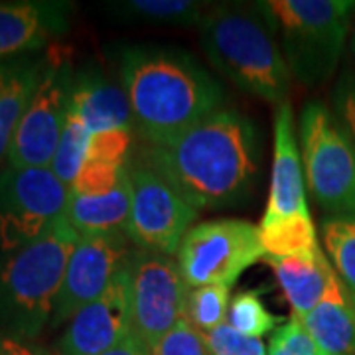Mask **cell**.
<instances>
[{
  "label": "cell",
  "mask_w": 355,
  "mask_h": 355,
  "mask_svg": "<svg viewBox=\"0 0 355 355\" xmlns=\"http://www.w3.org/2000/svg\"><path fill=\"white\" fill-rule=\"evenodd\" d=\"M148 355H209L205 336L198 331L188 318H182L160 342L148 349Z\"/></svg>",
  "instance_id": "cell-28"
},
{
  "label": "cell",
  "mask_w": 355,
  "mask_h": 355,
  "mask_svg": "<svg viewBox=\"0 0 355 355\" xmlns=\"http://www.w3.org/2000/svg\"><path fill=\"white\" fill-rule=\"evenodd\" d=\"M279 280L280 288L292 308V316L304 318L312 312L330 286L336 275L328 254L318 251L314 254L296 257H265Z\"/></svg>",
  "instance_id": "cell-19"
},
{
  "label": "cell",
  "mask_w": 355,
  "mask_h": 355,
  "mask_svg": "<svg viewBox=\"0 0 355 355\" xmlns=\"http://www.w3.org/2000/svg\"><path fill=\"white\" fill-rule=\"evenodd\" d=\"M0 355H50L46 349L34 343V340H24L0 328Z\"/></svg>",
  "instance_id": "cell-32"
},
{
  "label": "cell",
  "mask_w": 355,
  "mask_h": 355,
  "mask_svg": "<svg viewBox=\"0 0 355 355\" xmlns=\"http://www.w3.org/2000/svg\"><path fill=\"white\" fill-rule=\"evenodd\" d=\"M306 188L330 217L355 216V144L336 114L320 101L300 113Z\"/></svg>",
  "instance_id": "cell-6"
},
{
  "label": "cell",
  "mask_w": 355,
  "mask_h": 355,
  "mask_svg": "<svg viewBox=\"0 0 355 355\" xmlns=\"http://www.w3.org/2000/svg\"><path fill=\"white\" fill-rule=\"evenodd\" d=\"M209 64L237 89L272 105L288 103L292 76L259 4H217L198 26Z\"/></svg>",
  "instance_id": "cell-3"
},
{
  "label": "cell",
  "mask_w": 355,
  "mask_h": 355,
  "mask_svg": "<svg viewBox=\"0 0 355 355\" xmlns=\"http://www.w3.org/2000/svg\"><path fill=\"white\" fill-rule=\"evenodd\" d=\"M76 69L64 46L48 48V62L38 89L14 132L8 166L50 168L71 113Z\"/></svg>",
  "instance_id": "cell-7"
},
{
  "label": "cell",
  "mask_w": 355,
  "mask_h": 355,
  "mask_svg": "<svg viewBox=\"0 0 355 355\" xmlns=\"http://www.w3.org/2000/svg\"><path fill=\"white\" fill-rule=\"evenodd\" d=\"M259 235L266 257H296V254H314L322 251L312 217L279 219V221L261 219Z\"/></svg>",
  "instance_id": "cell-22"
},
{
  "label": "cell",
  "mask_w": 355,
  "mask_h": 355,
  "mask_svg": "<svg viewBox=\"0 0 355 355\" xmlns=\"http://www.w3.org/2000/svg\"><path fill=\"white\" fill-rule=\"evenodd\" d=\"M91 132L83 127V123L69 113V121L65 125L64 135L60 139L55 156L51 160L50 170L64 182L65 186H71L83 170L87 160V148Z\"/></svg>",
  "instance_id": "cell-25"
},
{
  "label": "cell",
  "mask_w": 355,
  "mask_h": 355,
  "mask_svg": "<svg viewBox=\"0 0 355 355\" xmlns=\"http://www.w3.org/2000/svg\"><path fill=\"white\" fill-rule=\"evenodd\" d=\"M229 291L221 284H207L188 291L186 318L191 326L202 334H209L219 326L227 324Z\"/></svg>",
  "instance_id": "cell-24"
},
{
  "label": "cell",
  "mask_w": 355,
  "mask_h": 355,
  "mask_svg": "<svg viewBox=\"0 0 355 355\" xmlns=\"http://www.w3.org/2000/svg\"><path fill=\"white\" fill-rule=\"evenodd\" d=\"M71 114L83 123L91 135L116 128H135L123 83H114L97 67L76 71Z\"/></svg>",
  "instance_id": "cell-16"
},
{
  "label": "cell",
  "mask_w": 355,
  "mask_h": 355,
  "mask_svg": "<svg viewBox=\"0 0 355 355\" xmlns=\"http://www.w3.org/2000/svg\"><path fill=\"white\" fill-rule=\"evenodd\" d=\"M109 10L137 24L190 28L200 26L209 4L196 0H125L109 4Z\"/></svg>",
  "instance_id": "cell-21"
},
{
  "label": "cell",
  "mask_w": 355,
  "mask_h": 355,
  "mask_svg": "<svg viewBox=\"0 0 355 355\" xmlns=\"http://www.w3.org/2000/svg\"><path fill=\"white\" fill-rule=\"evenodd\" d=\"M205 336L209 355H266L265 345L257 338H247L229 324L219 326Z\"/></svg>",
  "instance_id": "cell-30"
},
{
  "label": "cell",
  "mask_w": 355,
  "mask_h": 355,
  "mask_svg": "<svg viewBox=\"0 0 355 355\" xmlns=\"http://www.w3.org/2000/svg\"><path fill=\"white\" fill-rule=\"evenodd\" d=\"M46 62L48 50L0 62V158L8 156L14 132L38 89Z\"/></svg>",
  "instance_id": "cell-17"
},
{
  "label": "cell",
  "mask_w": 355,
  "mask_h": 355,
  "mask_svg": "<svg viewBox=\"0 0 355 355\" xmlns=\"http://www.w3.org/2000/svg\"><path fill=\"white\" fill-rule=\"evenodd\" d=\"M130 331L132 306L125 266L103 296L67 322L58 342V355H101L119 345Z\"/></svg>",
  "instance_id": "cell-13"
},
{
  "label": "cell",
  "mask_w": 355,
  "mask_h": 355,
  "mask_svg": "<svg viewBox=\"0 0 355 355\" xmlns=\"http://www.w3.org/2000/svg\"><path fill=\"white\" fill-rule=\"evenodd\" d=\"M284 322H286L284 318L270 314L261 302L259 294L253 291L237 292L229 306L227 324L247 338L261 340L263 336L275 331L277 326Z\"/></svg>",
  "instance_id": "cell-26"
},
{
  "label": "cell",
  "mask_w": 355,
  "mask_h": 355,
  "mask_svg": "<svg viewBox=\"0 0 355 355\" xmlns=\"http://www.w3.org/2000/svg\"><path fill=\"white\" fill-rule=\"evenodd\" d=\"M322 241L331 266L355 304V216L326 217Z\"/></svg>",
  "instance_id": "cell-23"
},
{
  "label": "cell",
  "mask_w": 355,
  "mask_h": 355,
  "mask_svg": "<svg viewBox=\"0 0 355 355\" xmlns=\"http://www.w3.org/2000/svg\"><path fill=\"white\" fill-rule=\"evenodd\" d=\"M132 132L135 128H116L91 135L85 162L127 166L130 160L128 154L132 148Z\"/></svg>",
  "instance_id": "cell-27"
},
{
  "label": "cell",
  "mask_w": 355,
  "mask_h": 355,
  "mask_svg": "<svg viewBox=\"0 0 355 355\" xmlns=\"http://www.w3.org/2000/svg\"><path fill=\"white\" fill-rule=\"evenodd\" d=\"M279 40L292 79L302 85L328 81L349 42L354 0L257 2Z\"/></svg>",
  "instance_id": "cell-5"
},
{
  "label": "cell",
  "mask_w": 355,
  "mask_h": 355,
  "mask_svg": "<svg viewBox=\"0 0 355 355\" xmlns=\"http://www.w3.org/2000/svg\"><path fill=\"white\" fill-rule=\"evenodd\" d=\"M312 217L306 202V178L302 154L294 132L291 103L277 107L275 113V156L270 190L263 219H296Z\"/></svg>",
  "instance_id": "cell-15"
},
{
  "label": "cell",
  "mask_w": 355,
  "mask_h": 355,
  "mask_svg": "<svg viewBox=\"0 0 355 355\" xmlns=\"http://www.w3.org/2000/svg\"><path fill=\"white\" fill-rule=\"evenodd\" d=\"M121 83L132 125L146 144L178 137L223 109L225 91L190 53L156 46H128L121 53Z\"/></svg>",
  "instance_id": "cell-2"
},
{
  "label": "cell",
  "mask_w": 355,
  "mask_h": 355,
  "mask_svg": "<svg viewBox=\"0 0 355 355\" xmlns=\"http://www.w3.org/2000/svg\"><path fill=\"white\" fill-rule=\"evenodd\" d=\"M79 235L65 217L53 227L12 253L0 257V328L34 340L51 324L65 268Z\"/></svg>",
  "instance_id": "cell-4"
},
{
  "label": "cell",
  "mask_w": 355,
  "mask_h": 355,
  "mask_svg": "<svg viewBox=\"0 0 355 355\" xmlns=\"http://www.w3.org/2000/svg\"><path fill=\"white\" fill-rule=\"evenodd\" d=\"M127 268L132 331L150 349L186 318L190 286L170 254L135 249Z\"/></svg>",
  "instance_id": "cell-11"
},
{
  "label": "cell",
  "mask_w": 355,
  "mask_h": 355,
  "mask_svg": "<svg viewBox=\"0 0 355 355\" xmlns=\"http://www.w3.org/2000/svg\"><path fill=\"white\" fill-rule=\"evenodd\" d=\"M135 251L125 233L79 237L65 268L51 326L69 322L85 306L95 302L127 266Z\"/></svg>",
  "instance_id": "cell-12"
},
{
  "label": "cell",
  "mask_w": 355,
  "mask_h": 355,
  "mask_svg": "<svg viewBox=\"0 0 355 355\" xmlns=\"http://www.w3.org/2000/svg\"><path fill=\"white\" fill-rule=\"evenodd\" d=\"M139 158L200 209L241 203L259 172L261 139L249 116L219 109L178 137L146 144Z\"/></svg>",
  "instance_id": "cell-1"
},
{
  "label": "cell",
  "mask_w": 355,
  "mask_h": 355,
  "mask_svg": "<svg viewBox=\"0 0 355 355\" xmlns=\"http://www.w3.org/2000/svg\"><path fill=\"white\" fill-rule=\"evenodd\" d=\"M73 4L65 0L0 2V62L48 50L69 30Z\"/></svg>",
  "instance_id": "cell-14"
},
{
  "label": "cell",
  "mask_w": 355,
  "mask_h": 355,
  "mask_svg": "<svg viewBox=\"0 0 355 355\" xmlns=\"http://www.w3.org/2000/svg\"><path fill=\"white\" fill-rule=\"evenodd\" d=\"M320 355H355V304L334 275L318 306L300 318Z\"/></svg>",
  "instance_id": "cell-18"
},
{
  "label": "cell",
  "mask_w": 355,
  "mask_h": 355,
  "mask_svg": "<svg viewBox=\"0 0 355 355\" xmlns=\"http://www.w3.org/2000/svg\"><path fill=\"white\" fill-rule=\"evenodd\" d=\"M101 355H148V349H146V345L135 336V331H130L127 338L119 343V345H114L113 349H109V352H105V354Z\"/></svg>",
  "instance_id": "cell-33"
},
{
  "label": "cell",
  "mask_w": 355,
  "mask_h": 355,
  "mask_svg": "<svg viewBox=\"0 0 355 355\" xmlns=\"http://www.w3.org/2000/svg\"><path fill=\"white\" fill-rule=\"evenodd\" d=\"M130 216L127 237L135 249L176 254L198 209L140 158L128 160Z\"/></svg>",
  "instance_id": "cell-10"
},
{
  "label": "cell",
  "mask_w": 355,
  "mask_h": 355,
  "mask_svg": "<svg viewBox=\"0 0 355 355\" xmlns=\"http://www.w3.org/2000/svg\"><path fill=\"white\" fill-rule=\"evenodd\" d=\"M336 119L355 144V71H347L338 81L331 95Z\"/></svg>",
  "instance_id": "cell-31"
},
{
  "label": "cell",
  "mask_w": 355,
  "mask_h": 355,
  "mask_svg": "<svg viewBox=\"0 0 355 355\" xmlns=\"http://www.w3.org/2000/svg\"><path fill=\"white\" fill-rule=\"evenodd\" d=\"M130 216V190L128 178L114 190L101 193H73L65 209V221L79 237L87 235H127Z\"/></svg>",
  "instance_id": "cell-20"
},
{
  "label": "cell",
  "mask_w": 355,
  "mask_h": 355,
  "mask_svg": "<svg viewBox=\"0 0 355 355\" xmlns=\"http://www.w3.org/2000/svg\"><path fill=\"white\" fill-rule=\"evenodd\" d=\"M347 48H349V55H352V62H354V67H355V12H354V20H352V32H349Z\"/></svg>",
  "instance_id": "cell-34"
},
{
  "label": "cell",
  "mask_w": 355,
  "mask_h": 355,
  "mask_svg": "<svg viewBox=\"0 0 355 355\" xmlns=\"http://www.w3.org/2000/svg\"><path fill=\"white\" fill-rule=\"evenodd\" d=\"M69 186L50 168L0 172V251L12 253L46 235L65 217Z\"/></svg>",
  "instance_id": "cell-9"
},
{
  "label": "cell",
  "mask_w": 355,
  "mask_h": 355,
  "mask_svg": "<svg viewBox=\"0 0 355 355\" xmlns=\"http://www.w3.org/2000/svg\"><path fill=\"white\" fill-rule=\"evenodd\" d=\"M266 355H320V352L300 318L291 316L272 334Z\"/></svg>",
  "instance_id": "cell-29"
},
{
  "label": "cell",
  "mask_w": 355,
  "mask_h": 355,
  "mask_svg": "<svg viewBox=\"0 0 355 355\" xmlns=\"http://www.w3.org/2000/svg\"><path fill=\"white\" fill-rule=\"evenodd\" d=\"M266 257L259 225L245 219H209L186 233L176 253L190 288L221 284L231 288L243 272Z\"/></svg>",
  "instance_id": "cell-8"
}]
</instances>
